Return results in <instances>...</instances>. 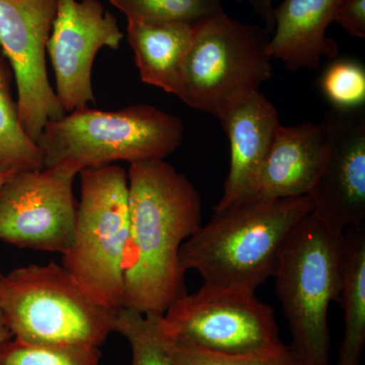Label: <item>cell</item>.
Segmentation results:
<instances>
[{"label":"cell","instance_id":"obj_1","mask_svg":"<svg viewBox=\"0 0 365 365\" xmlns=\"http://www.w3.org/2000/svg\"><path fill=\"white\" fill-rule=\"evenodd\" d=\"M127 173L123 307L163 316L187 294L180 251L202 225V203L188 178L165 160L131 163Z\"/></svg>","mask_w":365,"mask_h":365},{"label":"cell","instance_id":"obj_2","mask_svg":"<svg viewBox=\"0 0 365 365\" xmlns=\"http://www.w3.org/2000/svg\"><path fill=\"white\" fill-rule=\"evenodd\" d=\"M312 211L307 195L244 201L215 211L210 222L182 245V271H196L204 284L256 292L274 277L285 240Z\"/></svg>","mask_w":365,"mask_h":365},{"label":"cell","instance_id":"obj_3","mask_svg":"<svg viewBox=\"0 0 365 365\" xmlns=\"http://www.w3.org/2000/svg\"><path fill=\"white\" fill-rule=\"evenodd\" d=\"M344 232L327 227L313 212L297 223L280 250L276 294L304 365H331L329 309L340 302Z\"/></svg>","mask_w":365,"mask_h":365},{"label":"cell","instance_id":"obj_4","mask_svg":"<svg viewBox=\"0 0 365 365\" xmlns=\"http://www.w3.org/2000/svg\"><path fill=\"white\" fill-rule=\"evenodd\" d=\"M0 311L14 339L97 347L114 332L116 314L54 262L0 274Z\"/></svg>","mask_w":365,"mask_h":365},{"label":"cell","instance_id":"obj_5","mask_svg":"<svg viewBox=\"0 0 365 365\" xmlns=\"http://www.w3.org/2000/svg\"><path fill=\"white\" fill-rule=\"evenodd\" d=\"M185 126L150 105L119 111L81 108L48 121L37 140L44 168L73 163L81 169L165 160L181 145Z\"/></svg>","mask_w":365,"mask_h":365},{"label":"cell","instance_id":"obj_6","mask_svg":"<svg viewBox=\"0 0 365 365\" xmlns=\"http://www.w3.org/2000/svg\"><path fill=\"white\" fill-rule=\"evenodd\" d=\"M71 248L63 267L102 306L123 307L124 258L129 232L128 173L117 165L86 168Z\"/></svg>","mask_w":365,"mask_h":365},{"label":"cell","instance_id":"obj_7","mask_svg":"<svg viewBox=\"0 0 365 365\" xmlns=\"http://www.w3.org/2000/svg\"><path fill=\"white\" fill-rule=\"evenodd\" d=\"M265 28L225 11L197 24L182 63L177 96L197 111L217 117L232 101L260 90L272 76Z\"/></svg>","mask_w":365,"mask_h":365},{"label":"cell","instance_id":"obj_8","mask_svg":"<svg viewBox=\"0 0 365 365\" xmlns=\"http://www.w3.org/2000/svg\"><path fill=\"white\" fill-rule=\"evenodd\" d=\"M170 340L227 354L275 352L284 347L273 307L246 288L203 284L160 316Z\"/></svg>","mask_w":365,"mask_h":365},{"label":"cell","instance_id":"obj_9","mask_svg":"<svg viewBox=\"0 0 365 365\" xmlns=\"http://www.w3.org/2000/svg\"><path fill=\"white\" fill-rule=\"evenodd\" d=\"M81 170L63 163L13 173L0 189V241L63 256L76 230L73 182Z\"/></svg>","mask_w":365,"mask_h":365},{"label":"cell","instance_id":"obj_10","mask_svg":"<svg viewBox=\"0 0 365 365\" xmlns=\"http://www.w3.org/2000/svg\"><path fill=\"white\" fill-rule=\"evenodd\" d=\"M57 4L58 0H0V50L16 79L21 126L35 143L48 121L66 114L46 67Z\"/></svg>","mask_w":365,"mask_h":365},{"label":"cell","instance_id":"obj_11","mask_svg":"<svg viewBox=\"0 0 365 365\" xmlns=\"http://www.w3.org/2000/svg\"><path fill=\"white\" fill-rule=\"evenodd\" d=\"M124 35L117 19L98 0H58L47 42L56 93L66 113L95 103L91 71L102 48L116 50Z\"/></svg>","mask_w":365,"mask_h":365},{"label":"cell","instance_id":"obj_12","mask_svg":"<svg viewBox=\"0 0 365 365\" xmlns=\"http://www.w3.org/2000/svg\"><path fill=\"white\" fill-rule=\"evenodd\" d=\"M329 141L325 165L307 194L313 215L336 232L365 222L364 110L333 109L323 122Z\"/></svg>","mask_w":365,"mask_h":365},{"label":"cell","instance_id":"obj_13","mask_svg":"<svg viewBox=\"0 0 365 365\" xmlns=\"http://www.w3.org/2000/svg\"><path fill=\"white\" fill-rule=\"evenodd\" d=\"M230 148V170L215 211L251 199L255 180L280 124L272 103L260 91L230 103L217 116Z\"/></svg>","mask_w":365,"mask_h":365},{"label":"cell","instance_id":"obj_14","mask_svg":"<svg viewBox=\"0 0 365 365\" xmlns=\"http://www.w3.org/2000/svg\"><path fill=\"white\" fill-rule=\"evenodd\" d=\"M329 141L322 123L278 125L250 200L307 196L325 165Z\"/></svg>","mask_w":365,"mask_h":365},{"label":"cell","instance_id":"obj_15","mask_svg":"<svg viewBox=\"0 0 365 365\" xmlns=\"http://www.w3.org/2000/svg\"><path fill=\"white\" fill-rule=\"evenodd\" d=\"M341 0H282L273 9L274 28L267 51L290 71L317 69L335 58L339 45L327 36Z\"/></svg>","mask_w":365,"mask_h":365},{"label":"cell","instance_id":"obj_16","mask_svg":"<svg viewBox=\"0 0 365 365\" xmlns=\"http://www.w3.org/2000/svg\"><path fill=\"white\" fill-rule=\"evenodd\" d=\"M127 21L128 42L143 83L177 95L182 63L193 41L197 24L132 19Z\"/></svg>","mask_w":365,"mask_h":365},{"label":"cell","instance_id":"obj_17","mask_svg":"<svg viewBox=\"0 0 365 365\" xmlns=\"http://www.w3.org/2000/svg\"><path fill=\"white\" fill-rule=\"evenodd\" d=\"M344 331L336 365H360L365 348V225L344 232L341 299Z\"/></svg>","mask_w":365,"mask_h":365},{"label":"cell","instance_id":"obj_18","mask_svg":"<svg viewBox=\"0 0 365 365\" xmlns=\"http://www.w3.org/2000/svg\"><path fill=\"white\" fill-rule=\"evenodd\" d=\"M13 78V71L0 50V165L16 170L43 169L39 146L21 126Z\"/></svg>","mask_w":365,"mask_h":365},{"label":"cell","instance_id":"obj_19","mask_svg":"<svg viewBox=\"0 0 365 365\" xmlns=\"http://www.w3.org/2000/svg\"><path fill=\"white\" fill-rule=\"evenodd\" d=\"M114 332L128 341L130 365H173L169 340L160 326V316L122 307L115 314Z\"/></svg>","mask_w":365,"mask_h":365},{"label":"cell","instance_id":"obj_20","mask_svg":"<svg viewBox=\"0 0 365 365\" xmlns=\"http://www.w3.org/2000/svg\"><path fill=\"white\" fill-rule=\"evenodd\" d=\"M100 347L83 344H30L11 339L0 346V365H98Z\"/></svg>","mask_w":365,"mask_h":365},{"label":"cell","instance_id":"obj_21","mask_svg":"<svg viewBox=\"0 0 365 365\" xmlns=\"http://www.w3.org/2000/svg\"><path fill=\"white\" fill-rule=\"evenodd\" d=\"M132 20L200 23L223 11L222 0H110Z\"/></svg>","mask_w":365,"mask_h":365},{"label":"cell","instance_id":"obj_22","mask_svg":"<svg viewBox=\"0 0 365 365\" xmlns=\"http://www.w3.org/2000/svg\"><path fill=\"white\" fill-rule=\"evenodd\" d=\"M168 340L173 365H304L289 345L265 354L237 355Z\"/></svg>","mask_w":365,"mask_h":365},{"label":"cell","instance_id":"obj_23","mask_svg":"<svg viewBox=\"0 0 365 365\" xmlns=\"http://www.w3.org/2000/svg\"><path fill=\"white\" fill-rule=\"evenodd\" d=\"M319 88L334 109H360L365 104V69L352 59L337 60L325 69Z\"/></svg>","mask_w":365,"mask_h":365},{"label":"cell","instance_id":"obj_24","mask_svg":"<svg viewBox=\"0 0 365 365\" xmlns=\"http://www.w3.org/2000/svg\"><path fill=\"white\" fill-rule=\"evenodd\" d=\"M334 21L350 35L365 38V0H341Z\"/></svg>","mask_w":365,"mask_h":365},{"label":"cell","instance_id":"obj_25","mask_svg":"<svg viewBox=\"0 0 365 365\" xmlns=\"http://www.w3.org/2000/svg\"><path fill=\"white\" fill-rule=\"evenodd\" d=\"M253 6L255 13L260 16L265 24V29L269 33L272 32L274 28L272 0H249Z\"/></svg>","mask_w":365,"mask_h":365},{"label":"cell","instance_id":"obj_26","mask_svg":"<svg viewBox=\"0 0 365 365\" xmlns=\"http://www.w3.org/2000/svg\"><path fill=\"white\" fill-rule=\"evenodd\" d=\"M11 339H13V334L9 331L4 314H2V312L0 311V346L4 345L7 341Z\"/></svg>","mask_w":365,"mask_h":365},{"label":"cell","instance_id":"obj_27","mask_svg":"<svg viewBox=\"0 0 365 365\" xmlns=\"http://www.w3.org/2000/svg\"><path fill=\"white\" fill-rule=\"evenodd\" d=\"M14 172H16V170L9 169V168L1 167V165H0V189H1L4 182H6V180L9 179Z\"/></svg>","mask_w":365,"mask_h":365}]
</instances>
